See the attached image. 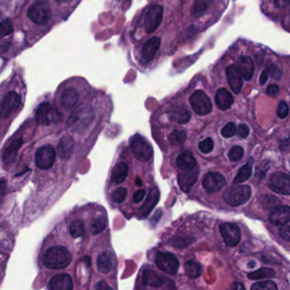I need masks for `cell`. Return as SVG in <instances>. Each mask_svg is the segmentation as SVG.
I'll list each match as a JSON object with an SVG mask.
<instances>
[{
    "label": "cell",
    "mask_w": 290,
    "mask_h": 290,
    "mask_svg": "<svg viewBox=\"0 0 290 290\" xmlns=\"http://www.w3.org/2000/svg\"><path fill=\"white\" fill-rule=\"evenodd\" d=\"M72 254L63 246H54L43 254V263L49 269L66 268L72 262Z\"/></svg>",
    "instance_id": "6da1fadb"
},
{
    "label": "cell",
    "mask_w": 290,
    "mask_h": 290,
    "mask_svg": "<svg viewBox=\"0 0 290 290\" xmlns=\"http://www.w3.org/2000/svg\"><path fill=\"white\" fill-rule=\"evenodd\" d=\"M94 117V111L89 105H82L77 109L67 122V126L72 132H84L90 126Z\"/></svg>",
    "instance_id": "7a4b0ae2"
},
{
    "label": "cell",
    "mask_w": 290,
    "mask_h": 290,
    "mask_svg": "<svg viewBox=\"0 0 290 290\" xmlns=\"http://www.w3.org/2000/svg\"><path fill=\"white\" fill-rule=\"evenodd\" d=\"M251 197V189L248 185L233 186L225 190L222 198L232 207H239L246 203Z\"/></svg>",
    "instance_id": "3957f363"
},
{
    "label": "cell",
    "mask_w": 290,
    "mask_h": 290,
    "mask_svg": "<svg viewBox=\"0 0 290 290\" xmlns=\"http://www.w3.org/2000/svg\"><path fill=\"white\" fill-rule=\"evenodd\" d=\"M27 16L34 24L42 26L50 19V5L48 0H38L31 5L27 11Z\"/></svg>",
    "instance_id": "277c9868"
},
{
    "label": "cell",
    "mask_w": 290,
    "mask_h": 290,
    "mask_svg": "<svg viewBox=\"0 0 290 290\" xmlns=\"http://www.w3.org/2000/svg\"><path fill=\"white\" fill-rule=\"evenodd\" d=\"M130 144L135 157L141 162H147L152 157V146L144 137L135 135L131 138Z\"/></svg>",
    "instance_id": "5b68a950"
},
{
    "label": "cell",
    "mask_w": 290,
    "mask_h": 290,
    "mask_svg": "<svg viewBox=\"0 0 290 290\" xmlns=\"http://www.w3.org/2000/svg\"><path fill=\"white\" fill-rule=\"evenodd\" d=\"M189 103L194 111L199 116H207L212 111V103L202 90L195 91L190 97Z\"/></svg>",
    "instance_id": "8992f818"
},
{
    "label": "cell",
    "mask_w": 290,
    "mask_h": 290,
    "mask_svg": "<svg viewBox=\"0 0 290 290\" xmlns=\"http://www.w3.org/2000/svg\"><path fill=\"white\" fill-rule=\"evenodd\" d=\"M60 115L53 105L44 102L39 105L37 110V122L40 125L48 126L52 123H57L60 120Z\"/></svg>",
    "instance_id": "52a82bcc"
},
{
    "label": "cell",
    "mask_w": 290,
    "mask_h": 290,
    "mask_svg": "<svg viewBox=\"0 0 290 290\" xmlns=\"http://www.w3.org/2000/svg\"><path fill=\"white\" fill-rule=\"evenodd\" d=\"M164 15V8L162 5L155 4L147 11L144 18V29L148 34L152 33L162 24Z\"/></svg>",
    "instance_id": "ba28073f"
},
{
    "label": "cell",
    "mask_w": 290,
    "mask_h": 290,
    "mask_svg": "<svg viewBox=\"0 0 290 290\" xmlns=\"http://www.w3.org/2000/svg\"><path fill=\"white\" fill-rule=\"evenodd\" d=\"M156 265L159 269L170 274L177 273L179 269V261L177 258L168 252H159L156 254Z\"/></svg>",
    "instance_id": "9c48e42d"
},
{
    "label": "cell",
    "mask_w": 290,
    "mask_h": 290,
    "mask_svg": "<svg viewBox=\"0 0 290 290\" xmlns=\"http://www.w3.org/2000/svg\"><path fill=\"white\" fill-rule=\"evenodd\" d=\"M220 233L224 242L231 247L236 246L241 240V231L235 223L225 222L220 225Z\"/></svg>",
    "instance_id": "30bf717a"
},
{
    "label": "cell",
    "mask_w": 290,
    "mask_h": 290,
    "mask_svg": "<svg viewBox=\"0 0 290 290\" xmlns=\"http://www.w3.org/2000/svg\"><path fill=\"white\" fill-rule=\"evenodd\" d=\"M55 156L56 155L54 148L50 145H44L39 148V150H37L35 156L37 166L42 170L49 169L54 165Z\"/></svg>",
    "instance_id": "8fae6325"
},
{
    "label": "cell",
    "mask_w": 290,
    "mask_h": 290,
    "mask_svg": "<svg viewBox=\"0 0 290 290\" xmlns=\"http://www.w3.org/2000/svg\"><path fill=\"white\" fill-rule=\"evenodd\" d=\"M270 188L280 195H290V176L283 172H275L270 177Z\"/></svg>",
    "instance_id": "7c38bea8"
},
{
    "label": "cell",
    "mask_w": 290,
    "mask_h": 290,
    "mask_svg": "<svg viewBox=\"0 0 290 290\" xmlns=\"http://www.w3.org/2000/svg\"><path fill=\"white\" fill-rule=\"evenodd\" d=\"M21 105V97L15 92H9L3 98L1 109H0V118H7L14 111L18 109Z\"/></svg>",
    "instance_id": "4fadbf2b"
},
{
    "label": "cell",
    "mask_w": 290,
    "mask_h": 290,
    "mask_svg": "<svg viewBox=\"0 0 290 290\" xmlns=\"http://www.w3.org/2000/svg\"><path fill=\"white\" fill-rule=\"evenodd\" d=\"M202 185L208 193H214L221 190L226 185V179L219 172H208L204 177Z\"/></svg>",
    "instance_id": "5bb4252c"
},
{
    "label": "cell",
    "mask_w": 290,
    "mask_h": 290,
    "mask_svg": "<svg viewBox=\"0 0 290 290\" xmlns=\"http://www.w3.org/2000/svg\"><path fill=\"white\" fill-rule=\"evenodd\" d=\"M161 46V39L154 37L144 43L141 52V60L144 64L150 63L156 57V53Z\"/></svg>",
    "instance_id": "9a60e30c"
},
{
    "label": "cell",
    "mask_w": 290,
    "mask_h": 290,
    "mask_svg": "<svg viewBox=\"0 0 290 290\" xmlns=\"http://www.w3.org/2000/svg\"><path fill=\"white\" fill-rule=\"evenodd\" d=\"M199 176H200V168L198 167L197 166L191 170H188L187 172L180 174L178 176V184H179L180 189L183 192L188 193L197 182Z\"/></svg>",
    "instance_id": "2e32d148"
},
{
    "label": "cell",
    "mask_w": 290,
    "mask_h": 290,
    "mask_svg": "<svg viewBox=\"0 0 290 290\" xmlns=\"http://www.w3.org/2000/svg\"><path fill=\"white\" fill-rule=\"evenodd\" d=\"M227 82L234 93H240L243 86V78L239 67L235 65L228 66L226 71Z\"/></svg>",
    "instance_id": "e0dca14e"
},
{
    "label": "cell",
    "mask_w": 290,
    "mask_h": 290,
    "mask_svg": "<svg viewBox=\"0 0 290 290\" xmlns=\"http://www.w3.org/2000/svg\"><path fill=\"white\" fill-rule=\"evenodd\" d=\"M48 287L50 290H73L72 278L66 273L57 274L51 278Z\"/></svg>",
    "instance_id": "ac0fdd59"
},
{
    "label": "cell",
    "mask_w": 290,
    "mask_h": 290,
    "mask_svg": "<svg viewBox=\"0 0 290 290\" xmlns=\"http://www.w3.org/2000/svg\"><path fill=\"white\" fill-rule=\"evenodd\" d=\"M269 220L272 224L285 225L290 221V207H278L272 210Z\"/></svg>",
    "instance_id": "d6986e66"
},
{
    "label": "cell",
    "mask_w": 290,
    "mask_h": 290,
    "mask_svg": "<svg viewBox=\"0 0 290 290\" xmlns=\"http://www.w3.org/2000/svg\"><path fill=\"white\" fill-rule=\"evenodd\" d=\"M238 67L240 73L246 81H250L254 76V66L251 58L247 55L240 57L238 60Z\"/></svg>",
    "instance_id": "ffe728a7"
},
{
    "label": "cell",
    "mask_w": 290,
    "mask_h": 290,
    "mask_svg": "<svg viewBox=\"0 0 290 290\" xmlns=\"http://www.w3.org/2000/svg\"><path fill=\"white\" fill-rule=\"evenodd\" d=\"M215 104L221 111H227L234 104V97L226 88H219L215 93Z\"/></svg>",
    "instance_id": "44dd1931"
},
{
    "label": "cell",
    "mask_w": 290,
    "mask_h": 290,
    "mask_svg": "<svg viewBox=\"0 0 290 290\" xmlns=\"http://www.w3.org/2000/svg\"><path fill=\"white\" fill-rule=\"evenodd\" d=\"M74 150V141L68 135H65L60 139L58 145V155L63 160H69Z\"/></svg>",
    "instance_id": "7402d4cb"
},
{
    "label": "cell",
    "mask_w": 290,
    "mask_h": 290,
    "mask_svg": "<svg viewBox=\"0 0 290 290\" xmlns=\"http://www.w3.org/2000/svg\"><path fill=\"white\" fill-rule=\"evenodd\" d=\"M160 200V191L157 188H154V189L150 191V194L148 195L146 201L143 204V206L139 209V212L143 216H147L149 215L152 209L155 208L157 203Z\"/></svg>",
    "instance_id": "603a6c76"
},
{
    "label": "cell",
    "mask_w": 290,
    "mask_h": 290,
    "mask_svg": "<svg viewBox=\"0 0 290 290\" xmlns=\"http://www.w3.org/2000/svg\"><path fill=\"white\" fill-rule=\"evenodd\" d=\"M22 144V138H19L13 141L12 143L7 147L6 150H4L3 154V162H4V164H11L13 162H15V158L18 155L19 150L21 149Z\"/></svg>",
    "instance_id": "cb8c5ba5"
},
{
    "label": "cell",
    "mask_w": 290,
    "mask_h": 290,
    "mask_svg": "<svg viewBox=\"0 0 290 290\" xmlns=\"http://www.w3.org/2000/svg\"><path fill=\"white\" fill-rule=\"evenodd\" d=\"M79 95L74 87H69L64 91L61 95V103L66 110H72L78 105Z\"/></svg>",
    "instance_id": "d4e9b609"
},
{
    "label": "cell",
    "mask_w": 290,
    "mask_h": 290,
    "mask_svg": "<svg viewBox=\"0 0 290 290\" xmlns=\"http://www.w3.org/2000/svg\"><path fill=\"white\" fill-rule=\"evenodd\" d=\"M177 167L183 170H191L193 168H195L197 165L196 160H195L194 156L192 155L190 152H183L180 154L179 156H177Z\"/></svg>",
    "instance_id": "484cf974"
},
{
    "label": "cell",
    "mask_w": 290,
    "mask_h": 290,
    "mask_svg": "<svg viewBox=\"0 0 290 290\" xmlns=\"http://www.w3.org/2000/svg\"><path fill=\"white\" fill-rule=\"evenodd\" d=\"M128 170V166L124 162H120L117 166H115V167L113 168L112 172H111L112 182L117 183V184L123 183L127 177Z\"/></svg>",
    "instance_id": "4316f807"
},
{
    "label": "cell",
    "mask_w": 290,
    "mask_h": 290,
    "mask_svg": "<svg viewBox=\"0 0 290 290\" xmlns=\"http://www.w3.org/2000/svg\"><path fill=\"white\" fill-rule=\"evenodd\" d=\"M169 116H170V120L177 122L179 124H186L190 120L191 114L185 108L179 106V107L172 108L169 111Z\"/></svg>",
    "instance_id": "83f0119b"
},
{
    "label": "cell",
    "mask_w": 290,
    "mask_h": 290,
    "mask_svg": "<svg viewBox=\"0 0 290 290\" xmlns=\"http://www.w3.org/2000/svg\"><path fill=\"white\" fill-rule=\"evenodd\" d=\"M114 260L110 253L104 252L97 259V268L101 273H108L113 268Z\"/></svg>",
    "instance_id": "f1b7e54d"
},
{
    "label": "cell",
    "mask_w": 290,
    "mask_h": 290,
    "mask_svg": "<svg viewBox=\"0 0 290 290\" xmlns=\"http://www.w3.org/2000/svg\"><path fill=\"white\" fill-rule=\"evenodd\" d=\"M143 281L144 284L153 288H159L164 284L163 277L152 270H144L143 272Z\"/></svg>",
    "instance_id": "f546056e"
},
{
    "label": "cell",
    "mask_w": 290,
    "mask_h": 290,
    "mask_svg": "<svg viewBox=\"0 0 290 290\" xmlns=\"http://www.w3.org/2000/svg\"><path fill=\"white\" fill-rule=\"evenodd\" d=\"M252 166H253V162L249 161L247 162L241 169H240L239 173L237 174L236 177H234V183H241L246 182L251 176L252 172Z\"/></svg>",
    "instance_id": "4dcf8cb0"
},
{
    "label": "cell",
    "mask_w": 290,
    "mask_h": 290,
    "mask_svg": "<svg viewBox=\"0 0 290 290\" xmlns=\"http://www.w3.org/2000/svg\"><path fill=\"white\" fill-rule=\"evenodd\" d=\"M185 271L187 275L194 279L199 278L202 273L201 264L195 260H189L186 262Z\"/></svg>",
    "instance_id": "1f68e13d"
},
{
    "label": "cell",
    "mask_w": 290,
    "mask_h": 290,
    "mask_svg": "<svg viewBox=\"0 0 290 290\" xmlns=\"http://www.w3.org/2000/svg\"><path fill=\"white\" fill-rule=\"evenodd\" d=\"M276 276V272L274 270L267 267H263L260 269L249 273L248 278L251 280H259V279H263V278H274Z\"/></svg>",
    "instance_id": "d6a6232c"
},
{
    "label": "cell",
    "mask_w": 290,
    "mask_h": 290,
    "mask_svg": "<svg viewBox=\"0 0 290 290\" xmlns=\"http://www.w3.org/2000/svg\"><path fill=\"white\" fill-rule=\"evenodd\" d=\"M186 138H187L186 132L183 131H178V130H175L168 136L169 143L174 146H178L183 144L185 142Z\"/></svg>",
    "instance_id": "836d02e7"
},
{
    "label": "cell",
    "mask_w": 290,
    "mask_h": 290,
    "mask_svg": "<svg viewBox=\"0 0 290 290\" xmlns=\"http://www.w3.org/2000/svg\"><path fill=\"white\" fill-rule=\"evenodd\" d=\"M70 234L73 239L83 236L85 234L83 222L80 220L73 221L70 227Z\"/></svg>",
    "instance_id": "e575fe53"
},
{
    "label": "cell",
    "mask_w": 290,
    "mask_h": 290,
    "mask_svg": "<svg viewBox=\"0 0 290 290\" xmlns=\"http://www.w3.org/2000/svg\"><path fill=\"white\" fill-rule=\"evenodd\" d=\"M107 225V220L104 216H100L98 218L94 219L92 223H91V232L92 234H98L102 233L105 230V227Z\"/></svg>",
    "instance_id": "d590c367"
},
{
    "label": "cell",
    "mask_w": 290,
    "mask_h": 290,
    "mask_svg": "<svg viewBox=\"0 0 290 290\" xmlns=\"http://www.w3.org/2000/svg\"><path fill=\"white\" fill-rule=\"evenodd\" d=\"M260 203L265 207L266 209H274L277 207H279V205L281 204L279 199L275 197V196H272V195H266V196H263L260 200Z\"/></svg>",
    "instance_id": "8d00e7d4"
},
{
    "label": "cell",
    "mask_w": 290,
    "mask_h": 290,
    "mask_svg": "<svg viewBox=\"0 0 290 290\" xmlns=\"http://www.w3.org/2000/svg\"><path fill=\"white\" fill-rule=\"evenodd\" d=\"M214 0H195L194 4V13L200 15L205 12L211 5Z\"/></svg>",
    "instance_id": "74e56055"
},
{
    "label": "cell",
    "mask_w": 290,
    "mask_h": 290,
    "mask_svg": "<svg viewBox=\"0 0 290 290\" xmlns=\"http://www.w3.org/2000/svg\"><path fill=\"white\" fill-rule=\"evenodd\" d=\"M251 290H278V288L274 282L266 280L253 284Z\"/></svg>",
    "instance_id": "f35d334b"
},
{
    "label": "cell",
    "mask_w": 290,
    "mask_h": 290,
    "mask_svg": "<svg viewBox=\"0 0 290 290\" xmlns=\"http://www.w3.org/2000/svg\"><path fill=\"white\" fill-rule=\"evenodd\" d=\"M243 156H244V149L239 145L233 147L228 153V158L231 162H240L243 158Z\"/></svg>",
    "instance_id": "ab89813d"
},
{
    "label": "cell",
    "mask_w": 290,
    "mask_h": 290,
    "mask_svg": "<svg viewBox=\"0 0 290 290\" xmlns=\"http://www.w3.org/2000/svg\"><path fill=\"white\" fill-rule=\"evenodd\" d=\"M13 31H14V27L11 21L9 20L2 21L0 23V39L8 36L10 33H13Z\"/></svg>",
    "instance_id": "60d3db41"
},
{
    "label": "cell",
    "mask_w": 290,
    "mask_h": 290,
    "mask_svg": "<svg viewBox=\"0 0 290 290\" xmlns=\"http://www.w3.org/2000/svg\"><path fill=\"white\" fill-rule=\"evenodd\" d=\"M126 196H127V189L121 187L113 192L112 200L116 203H122L126 200Z\"/></svg>",
    "instance_id": "b9f144b4"
},
{
    "label": "cell",
    "mask_w": 290,
    "mask_h": 290,
    "mask_svg": "<svg viewBox=\"0 0 290 290\" xmlns=\"http://www.w3.org/2000/svg\"><path fill=\"white\" fill-rule=\"evenodd\" d=\"M237 128L234 123H227V125L221 129V135L224 138H228L234 137L236 134Z\"/></svg>",
    "instance_id": "7bdbcfd3"
},
{
    "label": "cell",
    "mask_w": 290,
    "mask_h": 290,
    "mask_svg": "<svg viewBox=\"0 0 290 290\" xmlns=\"http://www.w3.org/2000/svg\"><path fill=\"white\" fill-rule=\"evenodd\" d=\"M199 148L201 152L204 154H209L214 149V143L211 138H206L205 140L201 141L199 144Z\"/></svg>",
    "instance_id": "ee69618b"
},
{
    "label": "cell",
    "mask_w": 290,
    "mask_h": 290,
    "mask_svg": "<svg viewBox=\"0 0 290 290\" xmlns=\"http://www.w3.org/2000/svg\"><path fill=\"white\" fill-rule=\"evenodd\" d=\"M289 106H288L287 103L285 101H281L279 103L278 108V116L280 117L281 119H284L288 117L289 115Z\"/></svg>",
    "instance_id": "f6af8a7d"
},
{
    "label": "cell",
    "mask_w": 290,
    "mask_h": 290,
    "mask_svg": "<svg viewBox=\"0 0 290 290\" xmlns=\"http://www.w3.org/2000/svg\"><path fill=\"white\" fill-rule=\"evenodd\" d=\"M237 136L240 138H246L249 134V128L246 124H241L237 129Z\"/></svg>",
    "instance_id": "bcb514c9"
},
{
    "label": "cell",
    "mask_w": 290,
    "mask_h": 290,
    "mask_svg": "<svg viewBox=\"0 0 290 290\" xmlns=\"http://www.w3.org/2000/svg\"><path fill=\"white\" fill-rule=\"evenodd\" d=\"M279 234L281 235L284 240L290 242V225L280 227L279 228Z\"/></svg>",
    "instance_id": "7dc6e473"
},
{
    "label": "cell",
    "mask_w": 290,
    "mask_h": 290,
    "mask_svg": "<svg viewBox=\"0 0 290 290\" xmlns=\"http://www.w3.org/2000/svg\"><path fill=\"white\" fill-rule=\"evenodd\" d=\"M266 93L268 95L272 96V97H277L278 93H279V87L276 84L270 85L269 87L266 88Z\"/></svg>",
    "instance_id": "c3c4849f"
},
{
    "label": "cell",
    "mask_w": 290,
    "mask_h": 290,
    "mask_svg": "<svg viewBox=\"0 0 290 290\" xmlns=\"http://www.w3.org/2000/svg\"><path fill=\"white\" fill-rule=\"evenodd\" d=\"M144 196H145V190L144 189H140V190L135 192L134 194H133V196H132L133 202L134 203L140 202L144 199Z\"/></svg>",
    "instance_id": "681fc988"
},
{
    "label": "cell",
    "mask_w": 290,
    "mask_h": 290,
    "mask_svg": "<svg viewBox=\"0 0 290 290\" xmlns=\"http://www.w3.org/2000/svg\"><path fill=\"white\" fill-rule=\"evenodd\" d=\"M11 42L8 40H1L0 41V54H4L10 48Z\"/></svg>",
    "instance_id": "f907efd6"
},
{
    "label": "cell",
    "mask_w": 290,
    "mask_h": 290,
    "mask_svg": "<svg viewBox=\"0 0 290 290\" xmlns=\"http://www.w3.org/2000/svg\"><path fill=\"white\" fill-rule=\"evenodd\" d=\"M189 243L187 241V239H183V238H176L172 240V245L176 247H178V248H182Z\"/></svg>",
    "instance_id": "816d5d0a"
},
{
    "label": "cell",
    "mask_w": 290,
    "mask_h": 290,
    "mask_svg": "<svg viewBox=\"0 0 290 290\" xmlns=\"http://www.w3.org/2000/svg\"><path fill=\"white\" fill-rule=\"evenodd\" d=\"M269 72L275 79H280L281 78L282 72L280 70L278 69V67L274 66H270Z\"/></svg>",
    "instance_id": "f5cc1de1"
},
{
    "label": "cell",
    "mask_w": 290,
    "mask_h": 290,
    "mask_svg": "<svg viewBox=\"0 0 290 290\" xmlns=\"http://www.w3.org/2000/svg\"><path fill=\"white\" fill-rule=\"evenodd\" d=\"M274 2L279 8H286L290 5V0H274Z\"/></svg>",
    "instance_id": "db71d44e"
},
{
    "label": "cell",
    "mask_w": 290,
    "mask_h": 290,
    "mask_svg": "<svg viewBox=\"0 0 290 290\" xmlns=\"http://www.w3.org/2000/svg\"><path fill=\"white\" fill-rule=\"evenodd\" d=\"M95 290H112L105 281H100L96 285Z\"/></svg>",
    "instance_id": "11a10c76"
},
{
    "label": "cell",
    "mask_w": 290,
    "mask_h": 290,
    "mask_svg": "<svg viewBox=\"0 0 290 290\" xmlns=\"http://www.w3.org/2000/svg\"><path fill=\"white\" fill-rule=\"evenodd\" d=\"M267 80H268V73L266 71H264V72H261V74L260 76V79H259L260 85H264L267 82Z\"/></svg>",
    "instance_id": "9f6ffc18"
},
{
    "label": "cell",
    "mask_w": 290,
    "mask_h": 290,
    "mask_svg": "<svg viewBox=\"0 0 290 290\" xmlns=\"http://www.w3.org/2000/svg\"><path fill=\"white\" fill-rule=\"evenodd\" d=\"M231 290H246L245 287H244V285L242 284H240V283H235V284L232 286L231 288Z\"/></svg>",
    "instance_id": "6f0895ef"
},
{
    "label": "cell",
    "mask_w": 290,
    "mask_h": 290,
    "mask_svg": "<svg viewBox=\"0 0 290 290\" xmlns=\"http://www.w3.org/2000/svg\"><path fill=\"white\" fill-rule=\"evenodd\" d=\"M284 23L286 26H290V12H289V14L286 15L285 20H284Z\"/></svg>",
    "instance_id": "680465c9"
},
{
    "label": "cell",
    "mask_w": 290,
    "mask_h": 290,
    "mask_svg": "<svg viewBox=\"0 0 290 290\" xmlns=\"http://www.w3.org/2000/svg\"><path fill=\"white\" fill-rule=\"evenodd\" d=\"M142 184H143V182L141 181V179H139V178H138V179H136V185L142 186Z\"/></svg>",
    "instance_id": "91938a15"
},
{
    "label": "cell",
    "mask_w": 290,
    "mask_h": 290,
    "mask_svg": "<svg viewBox=\"0 0 290 290\" xmlns=\"http://www.w3.org/2000/svg\"><path fill=\"white\" fill-rule=\"evenodd\" d=\"M57 1H66V0H57Z\"/></svg>",
    "instance_id": "94428289"
}]
</instances>
